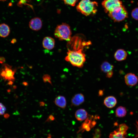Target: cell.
<instances>
[{"instance_id": "6da1fadb", "label": "cell", "mask_w": 138, "mask_h": 138, "mask_svg": "<svg viewBox=\"0 0 138 138\" xmlns=\"http://www.w3.org/2000/svg\"><path fill=\"white\" fill-rule=\"evenodd\" d=\"M65 60L74 66L82 68L86 61L85 55L82 49L76 50L69 49Z\"/></svg>"}, {"instance_id": "7a4b0ae2", "label": "cell", "mask_w": 138, "mask_h": 138, "mask_svg": "<svg viewBox=\"0 0 138 138\" xmlns=\"http://www.w3.org/2000/svg\"><path fill=\"white\" fill-rule=\"evenodd\" d=\"M98 3L90 0H81L77 5V10L83 15L87 16L93 15L97 10Z\"/></svg>"}, {"instance_id": "3957f363", "label": "cell", "mask_w": 138, "mask_h": 138, "mask_svg": "<svg viewBox=\"0 0 138 138\" xmlns=\"http://www.w3.org/2000/svg\"><path fill=\"white\" fill-rule=\"evenodd\" d=\"M71 35L70 26L65 23L57 25L54 32L55 37L60 40L69 41L71 39Z\"/></svg>"}, {"instance_id": "277c9868", "label": "cell", "mask_w": 138, "mask_h": 138, "mask_svg": "<svg viewBox=\"0 0 138 138\" xmlns=\"http://www.w3.org/2000/svg\"><path fill=\"white\" fill-rule=\"evenodd\" d=\"M108 14L109 17L115 22L122 21L128 17V12L123 5L113 11L109 13Z\"/></svg>"}, {"instance_id": "5b68a950", "label": "cell", "mask_w": 138, "mask_h": 138, "mask_svg": "<svg viewBox=\"0 0 138 138\" xmlns=\"http://www.w3.org/2000/svg\"><path fill=\"white\" fill-rule=\"evenodd\" d=\"M16 70H13L11 66L6 63L2 64L0 69V76L5 81H14L15 79L14 77Z\"/></svg>"}, {"instance_id": "8992f818", "label": "cell", "mask_w": 138, "mask_h": 138, "mask_svg": "<svg viewBox=\"0 0 138 138\" xmlns=\"http://www.w3.org/2000/svg\"><path fill=\"white\" fill-rule=\"evenodd\" d=\"M102 5L105 12L108 13L122 6V2L120 0H104Z\"/></svg>"}, {"instance_id": "52a82bcc", "label": "cell", "mask_w": 138, "mask_h": 138, "mask_svg": "<svg viewBox=\"0 0 138 138\" xmlns=\"http://www.w3.org/2000/svg\"><path fill=\"white\" fill-rule=\"evenodd\" d=\"M128 126L124 123L120 124L118 128L110 133L109 138H126Z\"/></svg>"}, {"instance_id": "ba28073f", "label": "cell", "mask_w": 138, "mask_h": 138, "mask_svg": "<svg viewBox=\"0 0 138 138\" xmlns=\"http://www.w3.org/2000/svg\"><path fill=\"white\" fill-rule=\"evenodd\" d=\"M29 25L30 28L32 30L38 31L41 28L42 22L40 18L35 17L30 20Z\"/></svg>"}, {"instance_id": "9c48e42d", "label": "cell", "mask_w": 138, "mask_h": 138, "mask_svg": "<svg viewBox=\"0 0 138 138\" xmlns=\"http://www.w3.org/2000/svg\"><path fill=\"white\" fill-rule=\"evenodd\" d=\"M124 80L127 85L132 86L137 84L138 82V78L134 74L129 73L125 75Z\"/></svg>"}, {"instance_id": "30bf717a", "label": "cell", "mask_w": 138, "mask_h": 138, "mask_svg": "<svg viewBox=\"0 0 138 138\" xmlns=\"http://www.w3.org/2000/svg\"><path fill=\"white\" fill-rule=\"evenodd\" d=\"M42 43L44 48L48 50H51L54 47L55 41L51 37H46L44 38Z\"/></svg>"}, {"instance_id": "8fae6325", "label": "cell", "mask_w": 138, "mask_h": 138, "mask_svg": "<svg viewBox=\"0 0 138 138\" xmlns=\"http://www.w3.org/2000/svg\"><path fill=\"white\" fill-rule=\"evenodd\" d=\"M85 100L84 95L82 94L79 93L75 95L71 99L72 106H77L83 103Z\"/></svg>"}, {"instance_id": "7c38bea8", "label": "cell", "mask_w": 138, "mask_h": 138, "mask_svg": "<svg viewBox=\"0 0 138 138\" xmlns=\"http://www.w3.org/2000/svg\"><path fill=\"white\" fill-rule=\"evenodd\" d=\"M127 56V53L124 49H119L115 52L114 57L115 59L119 61H122L125 60Z\"/></svg>"}, {"instance_id": "4fadbf2b", "label": "cell", "mask_w": 138, "mask_h": 138, "mask_svg": "<svg viewBox=\"0 0 138 138\" xmlns=\"http://www.w3.org/2000/svg\"><path fill=\"white\" fill-rule=\"evenodd\" d=\"M117 102V100L115 97L112 96H110L105 98L103 103L106 107L111 108L116 105Z\"/></svg>"}, {"instance_id": "5bb4252c", "label": "cell", "mask_w": 138, "mask_h": 138, "mask_svg": "<svg viewBox=\"0 0 138 138\" xmlns=\"http://www.w3.org/2000/svg\"><path fill=\"white\" fill-rule=\"evenodd\" d=\"M88 113L83 109H80L77 110L75 112V116L78 121H82L85 120L87 117Z\"/></svg>"}, {"instance_id": "9a60e30c", "label": "cell", "mask_w": 138, "mask_h": 138, "mask_svg": "<svg viewBox=\"0 0 138 138\" xmlns=\"http://www.w3.org/2000/svg\"><path fill=\"white\" fill-rule=\"evenodd\" d=\"M10 29L7 24L3 23L0 24V37L5 38L7 37L10 32Z\"/></svg>"}, {"instance_id": "2e32d148", "label": "cell", "mask_w": 138, "mask_h": 138, "mask_svg": "<svg viewBox=\"0 0 138 138\" xmlns=\"http://www.w3.org/2000/svg\"><path fill=\"white\" fill-rule=\"evenodd\" d=\"M55 104L62 108H64L66 106V102L65 98L63 96H59L55 99Z\"/></svg>"}, {"instance_id": "e0dca14e", "label": "cell", "mask_w": 138, "mask_h": 138, "mask_svg": "<svg viewBox=\"0 0 138 138\" xmlns=\"http://www.w3.org/2000/svg\"><path fill=\"white\" fill-rule=\"evenodd\" d=\"M114 67V66L113 65L106 61L103 62L100 66L101 71L106 73L112 71Z\"/></svg>"}, {"instance_id": "ac0fdd59", "label": "cell", "mask_w": 138, "mask_h": 138, "mask_svg": "<svg viewBox=\"0 0 138 138\" xmlns=\"http://www.w3.org/2000/svg\"><path fill=\"white\" fill-rule=\"evenodd\" d=\"M116 114L119 117L121 118L125 117L127 113L126 108L124 107L120 106L117 107L115 111Z\"/></svg>"}, {"instance_id": "d6986e66", "label": "cell", "mask_w": 138, "mask_h": 138, "mask_svg": "<svg viewBox=\"0 0 138 138\" xmlns=\"http://www.w3.org/2000/svg\"><path fill=\"white\" fill-rule=\"evenodd\" d=\"M131 15L133 19L138 20V7L132 10Z\"/></svg>"}, {"instance_id": "ffe728a7", "label": "cell", "mask_w": 138, "mask_h": 138, "mask_svg": "<svg viewBox=\"0 0 138 138\" xmlns=\"http://www.w3.org/2000/svg\"><path fill=\"white\" fill-rule=\"evenodd\" d=\"M64 2V3L66 5H67L71 6H75L78 0H62Z\"/></svg>"}, {"instance_id": "44dd1931", "label": "cell", "mask_w": 138, "mask_h": 138, "mask_svg": "<svg viewBox=\"0 0 138 138\" xmlns=\"http://www.w3.org/2000/svg\"><path fill=\"white\" fill-rule=\"evenodd\" d=\"M42 79L44 83L48 82L52 85L51 78L50 76L48 74H45L42 77Z\"/></svg>"}, {"instance_id": "7402d4cb", "label": "cell", "mask_w": 138, "mask_h": 138, "mask_svg": "<svg viewBox=\"0 0 138 138\" xmlns=\"http://www.w3.org/2000/svg\"><path fill=\"white\" fill-rule=\"evenodd\" d=\"M6 109L5 106L2 103L0 102V115L4 114Z\"/></svg>"}, {"instance_id": "603a6c76", "label": "cell", "mask_w": 138, "mask_h": 138, "mask_svg": "<svg viewBox=\"0 0 138 138\" xmlns=\"http://www.w3.org/2000/svg\"><path fill=\"white\" fill-rule=\"evenodd\" d=\"M55 119V118L52 115H50L46 121L49 122L50 121H53Z\"/></svg>"}, {"instance_id": "cb8c5ba5", "label": "cell", "mask_w": 138, "mask_h": 138, "mask_svg": "<svg viewBox=\"0 0 138 138\" xmlns=\"http://www.w3.org/2000/svg\"><path fill=\"white\" fill-rule=\"evenodd\" d=\"M113 71H112L106 73V77L108 78H111L113 75Z\"/></svg>"}, {"instance_id": "d4e9b609", "label": "cell", "mask_w": 138, "mask_h": 138, "mask_svg": "<svg viewBox=\"0 0 138 138\" xmlns=\"http://www.w3.org/2000/svg\"><path fill=\"white\" fill-rule=\"evenodd\" d=\"M136 128V133L135 137H138V121H136V123L135 124Z\"/></svg>"}, {"instance_id": "484cf974", "label": "cell", "mask_w": 138, "mask_h": 138, "mask_svg": "<svg viewBox=\"0 0 138 138\" xmlns=\"http://www.w3.org/2000/svg\"><path fill=\"white\" fill-rule=\"evenodd\" d=\"M103 94V90H99L98 92V96H102Z\"/></svg>"}, {"instance_id": "4316f807", "label": "cell", "mask_w": 138, "mask_h": 138, "mask_svg": "<svg viewBox=\"0 0 138 138\" xmlns=\"http://www.w3.org/2000/svg\"><path fill=\"white\" fill-rule=\"evenodd\" d=\"M5 61V58L3 57H0V63H4V62Z\"/></svg>"}, {"instance_id": "83f0119b", "label": "cell", "mask_w": 138, "mask_h": 138, "mask_svg": "<svg viewBox=\"0 0 138 138\" xmlns=\"http://www.w3.org/2000/svg\"><path fill=\"white\" fill-rule=\"evenodd\" d=\"M95 135L94 136L93 138H99L100 137V134L99 132L98 133L97 132V133H96Z\"/></svg>"}, {"instance_id": "f1b7e54d", "label": "cell", "mask_w": 138, "mask_h": 138, "mask_svg": "<svg viewBox=\"0 0 138 138\" xmlns=\"http://www.w3.org/2000/svg\"><path fill=\"white\" fill-rule=\"evenodd\" d=\"M40 106H43L45 104L43 102H40Z\"/></svg>"}, {"instance_id": "f546056e", "label": "cell", "mask_w": 138, "mask_h": 138, "mask_svg": "<svg viewBox=\"0 0 138 138\" xmlns=\"http://www.w3.org/2000/svg\"><path fill=\"white\" fill-rule=\"evenodd\" d=\"M23 85L25 86H27L28 85V83L26 82H24L22 83Z\"/></svg>"}, {"instance_id": "4dcf8cb0", "label": "cell", "mask_w": 138, "mask_h": 138, "mask_svg": "<svg viewBox=\"0 0 138 138\" xmlns=\"http://www.w3.org/2000/svg\"><path fill=\"white\" fill-rule=\"evenodd\" d=\"M15 41H16L15 39H14L12 41V42L13 41V42H12V43H14L15 42Z\"/></svg>"}, {"instance_id": "1f68e13d", "label": "cell", "mask_w": 138, "mask_h": 138, "mask_svg": "<svg viewBox=\"0 0 138 138\" xmlns=\"http://www.w3.org/2000/svg\"><path fill=\"white\" fill-rule=\"evenodd\" d=\"M6 0H0V1H6Z\"/></svg>"}, {"instance_id": "d6a6232c", "label": "cell", "mask_w": 138, "mask_h": 138, "mask_svg": "<svg viewBox=\"0 0 138 138\" xmlns=\"http://www.w3.org/2000/svg\"><path fill=\"white\" fill-rule=\"evenodd\" d=\"M81 138V137H78V138Z\"/></svg>"}, {"instance_id": "836d02e7", "label": "cell", "mask_w": 138, "mask_h": 138, "mask_svg": "<svg viewBox=\"0 0 138 138\" xmlns=\"http://www.w3.org/2000/svg\"></svg>"}]
</instances>
